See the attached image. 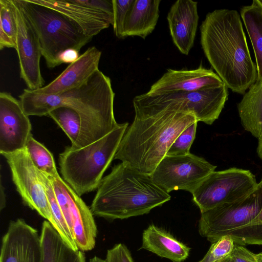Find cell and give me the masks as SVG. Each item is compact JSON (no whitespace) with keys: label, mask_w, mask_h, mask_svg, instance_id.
I'll return each mask as SVG.
<instances>
[{"label":"cell","mask_w":262,"mask_h":262,"mask_svg":"<svg viewBox=\"0 0 262 262\" xmlns=\"http://www.w3.org/2000/svg\"><path fill=\"white\" fill-rule=\"evenodd\" d=\"M134 0H112L113 30L116 37L122 39L123 26L127 12Z\"/></svg>","instance_id":"cell-31"},{"label":"cell","mask_w":262,"mask_h":262,"mask_svg":"<svg viewBox=\"0 0 262 262\" xmlns=\"http://www.w3.org/2000/svg\"><path fill=\"white\" fill-rule=\"evenodd\" d=\"M262 208V184L250 193L236 201L219 205L201 212L200 234L212 243L228 231L253 223Z\"/></svg>","instance_id":"cell-8"},{"label":"cell","mask_w":262,"mask_h":262,"mask_svg":"<svg viewBox=\"0 0 262 262\" xmlns=\"http://www.w3.org/2000/svg\"><path fill=\"white\" fill-rule=\"evenodd\" d=\"M115 96L110 78L98 69L84 83L64 93L41 95L26 89L18 97L29 116L48 115L60 106L76 111L81 119L83 147L119 125L114 113Z\"/></svg>","instance_id":"cell-1"},{"label":"cell","mask_w":262,"mask_h":262,"mask_svg":"<svg viewBox=\"0 0 262 262\" xmlns=\"http://www.w3.org/2000/svg\"><path fill=\"white\" fill-rule=\"evenodd\" d=\"M198 121L184 129L176 138L167 152V156H184L190 154L195 139Z\"/></svg>","instance_id":"cell-29"},{"label":"cell","mask_w":262,"mask_h":262,"mask_svg":"<svg viewBox=\"0 0 262 262\" xmlns=\"http://www.w3.org/2000/svg\"><path fill=\"white\" fill-rule=\"evenodd\" d=\"M259 182H260L262 184V177ZM253 222L254 223H258V224H262V208H261L259 213L257 215V216L255 217V219L254 220Z\"/></svg>","instance_id":"cell-38"},{"label":"cell","mask_w":262,"mask_h":262,"mask_svg":"<svg viewBox=\"0 0 262 262\" xmlns=\"http://www.w3.org/2000/svg\"><path fill=\"white\" fill-rule=\"evenodd\" d=\"M204 54L233 92L244 95L257 78L239 13L221 9L209 12L200 27Z\"/></svg>","instance_id":"cell-2"},{"label":"cell","mask_w":262,"mask_h":262,"mask_svg":"<svg viewBox=\"0 0 262 262\" xmlns=\"http://www.w3.org/2000/svg\"><path fill=\"white\" fill-rule=\"evenodd\" d=\"M219 262H233L230 254Z\"/></svg>","instance_id":"cell-40"},{"label":"cell","mask_w":262,"mask_h":262,"mask_svg":"<svg viewBox=\"0 0 262 262\" xmlns=\"http://www.w3.org/2000/svg\"><path fill=\"white\" fill-rule=\"evenodd\" d=\"M105 260V262H134L130 251L122 243L108 249Z\"/></svg>","instance_id":"cell-32"},{"label":"cell","mask_w":262,"mask_h":262,"mask_svg":"<svg viewBox=\"0 0 262 262\" xmlns=\"http://www.w3.org/2000/svg\"><path fill=\"white\" fill-rule=\"evenodd\" d=\"M170 199L150 175L121 162L102 178L90 209L95 216L122 220L147 214Z\"/></svg>","instance_id":"cell-3"},{"label":"cell","mask_w":262,"mask_h":262,"mask_svg":"<svg viewBox=\"0 0 262 262\" xmlns=\"http://www.w3.org/2000/svg\"><path fill=\"white\" fill-rule=\"evenodd\" d=\"M258 144L257 147V154L258 157L262 160V131L261 134L258 137Z\"/></svg>","instance_id":"cell-36"},{"label":"cell","mask_w":262,"mask_h":262,"mask_svg":"<svg viewBox=\"0 0 262 262\" xmlns=\"http://www.w3.org/2000/svg\"><path fill=\"white\" fill-rule=\"evenodd\" d=\"M235 244L228 236H223L212 244L204 258L199 262H219L229 255L232 251Z\"/></svg>","instance_id":"cell-30"},{"label":"cell","mask_w":262,"mask_h":262,"mask_svg":"<svg viewBox=\"0 0 262 262\" xmlns=\"http://www.w3.org/2000/svg\"><path fill=\"white\" fill-rule=\"evenodd\" d=\"M26 148L35 167L41 172L51 176L58 174L52 153L31 135L26 144Z\"/></svg>","instance_id":"cell-28"},{"label":"cell","mask_w":262,"mask_h":262,"mask_svg":"<svg viewBox=\"0 0 262 262\" xmlns=\"http://www.w3.org/2000/svg\"><path fill=\"white\" fill-rule=\"evenodd\" d=\"M258 183L250 170L232 167L212 171L191 194L202 212L244 197L256 188Z\"/></svg>","instance_id":"cell-9"},{"label":"cell","mask_w":262,"mask_h":262,"mask_svg":"<svg viewBox=\"0 0 262 262\" xmlns=\"http://www.w3.org/2000/svg\"><path fill=\"white\" fill-rule=\"evenodd\" d=\"M31 123L19 100L0 93V154L25 148L31 134Z\"/></svg>","instance_id":"cell-14"},{"label":"cell","mask_w":262,"mask_h":262,"mask_svg":"<svg viewBox=\"0 0 262 262\" xmlns=\"http://www.w3.org/2000/svg\"><path fill=\"white\" fill-rule=\"evenodd\" d=\"M0 262H42L38 231L22 219L11 221L2 238Z\"/></svg>","instance_id":"cell-15"},{"label":"cell","mask_w":262,"mask_h":262,"mask_svg":"<svg viewBox=\"0 0 262 262\" xmlns=\"http://www.w3.org/2000/svg\"><path fill=\"white\" fill-rule=\"evenodd\" d=\"M141 248L172 262H183L190 252L188 246L154 225H150L144 230Z\"/></svg>","instance_id":"cell-21"},{"label":"cell","mask_w":262,"mask_h":262,"mask_svg":"<svg viewBox=\"0 0 262 262\" xmlns=\"http://www.w3.org/2000/svg\"><path fill=\"white\" fill-rule=\"evenodd\" d=\"M237 108L244 129L258 139L262 131V80L249 88Z\"/></svg>","instance_id":"cell-23"},{"label":"cell","mask_w":262,"mask_h":262,"mask_svg":"<svg viewBox=\"0 0 262 262\" xmlns=\"http://www.w3.org/2000/svg\"><path fill=\"white\" fill-rule=\"evenodd\" d=\"M40 172L45 185L52 215L56 225V230L70 247L75 250H78L75 239L72 235L63 217L52 185L47 175L45 173Z\"/></svg>","instance_id":"cell-27"},{"label":"cell","mask_w":262,"mask_h":262,"mask_svg":"<svg viewBox=\"0 0 262 262\" xmlns=\"http://www.w3.org/2000/svg\"><path fill=\"white\" fill-rule=\"evenodd\" d=\"M198 3L178 0L171 6L167 16L170 34L180 52L187 55L193 47L199 16Z\"/></svg>","instance_id":"cell-18"},{"label":"cell","mask_w":262,"mask_h":262,"mask_svg":"<svg viewBox=\"0 0 262 262\" xmlns=\"http://www.w3.org/2000/svg\"><path fill=\"white\" fill-rule=\"evenodd\" d=\"M101 54L96 47H89L54 80L32 91L41 95H59L78 87L99 69Z\"/></svg>","instance_id":"cell-16"},{"label":"cell","mask_w":262,"mask_h":262,"mask_svg":"<svg viewBox=\"0 0 262 262\" xmlns=\"http://www.w3.org/2000/svg\"><path fill=\"white\" fill-rule=\"evenodd\" d=\"M17 24L13 0H0V49H15Z\"/></svg>","instance_id":"cell-26"},{"label":"cell","mask_w":262,"mask_h":262,"mask_svg":"<svg viewBox=\"0 0 262 262\" xmlns=\"http://www.w3.org/2000/svg\"><path fill=\"white\" fill-rule=\"evenodd\" d=\"M17 24L16 48L19 65L20 76L28 89L34 91L43 87L40 60L42 56L37 35L17 0H13Z\"/></svg>","instance_id":"cell-13"},{"label":"cell","mask_w":262,"mask_h":262,"mask_svg":"<svg viewBox=\"0 0 262 262\" xmlns=\"http://www.w3.org/2000/svg\"><path fill=\"white\" fill-rule=\"evenodd\" d=\"M76 2L86 7L102 11L113 17L112 1L108 0H76Z\"/></svg>","instance_id":"cell-34"},{"label":"cell","mask_w":262,"mask_h":262,"mask_svg":"<svg viewBox=\"0 0 262 262\" xmlns=\"http://www.w3.org/2000/svg\"><path fill=\"white\" fill-rule=\"evenodd\" d=\"M48 115L67 135L71 141L72 148H82L81 122L76 111L69 107L60 106L52 110Z\"/></svg>","instance_id":"cell-25"},{"label":"cell","mask_w":262,"mask_h":262,"mask_svg":"<svg viewBox=\"0 0 262 262\" xmlns=\"http://www.w3.org/2000/svg\"><path fill=\"white\" fill-rule=\"evenodd\" d=\"M32 1L62 13L75 23L84 34L90 37L93 38L113 24V16L79 4L76 0Z\"/></svg>","instance_id":"cell-19"},{"label":"cell","mask_w":262,"mask_h":262,"mask_svg":"<svg viewBox=\"0 0 262 262\" xmlns=\"http://www.w3.org/2000/svg\"><path fill=\"white\" fill-rule=\"evenodd\" d=\"M6 159L12 179L23 202L56 228L40 171L33 164L27 149L1 154Z\"/></svg>","instance_id":"cell-11"},{"label":"cell","mask_w":262,"mask_h":262,"mask_svg":"<svg viewBox=\"0 0 262 262\" xmlns=\"http://www.w3.org/2000/svg\"><path fill=\"white\" fill-rule=\"evenodd\" d=\"M47 175L78 249L92 250L95 246L97 228L91 209L59 174Z\"/></svg>","instance_id":"cell-10"},{"label":"cell","mask_w":262,"mask_h":262,"mask_svg":"<svg viewBox=\"0 0 262 262\" xmlns=\"http://www.w3.org/2000/svg\"><path fill=\"white\" fill-rule=\"evenodd\" d=\"M33 27L47 66L59 64L58 56L69 48L79 51L92 40L73 21L59 12L32 0H17Z\"/></svg>","instance_id":"cell-7"},{"label":"cell","mask_w":262,"mask_h":262,"mask_svg":"<svg viewBox=\"0 0 262 262\" xmlns=\"http://www.w3.org/2000/svg\"><path fill=\"white\" fill-rule=\"evenodd\" d=\"M125 122L99 140L81 148L66 147L59 155L63 179L80 196L98 188L128 127Z\"/></svg>","instance_id":"cell-5"},{"label":"cell","mask_w":262,"mask_h":262,"mask_svg":"<svg viewBox=\"0 0 262 262\" xmlns=\"http://www.w3.org/2000/svg\"><path fill=\"white\" fill-rule=\"evenodd\" d=\"M89 262H105V259H103L97 256H95L91 258Z\"/></svg>","instance_id":"cell-39"},{"label":"cell","mask_w":262,"mask_h":262,"mask_svg":"<svg viewBox=\"0 0 262 262\" xmlns=\"http://www.w3.org/2000/svg\"><path fill=\"white\" fill-rule=\"evenodd\" d=\"M160 0H134L123 26L122 36L145 39L155 28L159 17Z\"/></svg>","instance_id":"cell-20"},{"label":"cell","mask_w":262,"mask_h":262,"mask_svg":"<svg viewBox=\"0 0 262 262\" xmlns=\"http://www.w3.org/2000/svg\"><path fill=\"white\" fill-rule=\"evenodd\" d=\"M230 255L233 262H258L256 254L243 246L235 245Z\"/></svg>","instance_id":"cell-33"},{"label":"cell","mask_w":262,"mask_h":262,"mask_svg":"<svg viewBox=\"0 0 262 262\" xmlns=\"http://www.w3.org/2000/svg\"><path fill=\"white\" fill-rule=\"evenodd\" d=\"M3 187L2 185V183L1 184V210H2L5 207L6 205V199L5 196L4 191L3 190Z\"/></svg>","instance_id":"cell-37"},{"label":"cell","mask_w":262,"mask_h":262,"mask_svg":"<svg viewBox=\"0 0 262 262\" xmlns=\"http://www.w3.org/2000/svg\"><path fill=\"white\" fill-rule=\"evenodd\" d=\"M196 121L192 114L174 111L135 116L125 132L114 159L150 176L179 135Z\"/></svg>","instance_id":"cell-4"},{"label":"cell","mask_w":262,"mask_h":262,"mask_svg":"<svg viewBox=\"0 0 262 262\" xmlns=\"http://www.w3.org/2000/svg\"><path fill=\"white\" fill-rule=\"evenodd\" d=\"M241 15L250 38L255 54L257 78L262 80V6L258 0L250 5L243 7Z\"/></svg>","instance_id":"cell-24"},{"label":"cell","mask_w":262,"mask_h":262,"mask_svg":"<svg viewBox=\"0 0 262 262\" xmlns=\"http://www.w3.org/2000/svg\"><path fill=\"white\" fill-rule=\"evenodd\" d=\"M40 235L42 262H85L84 252L70 247L49 221L42 223Z\"/></svg>","instance_id":"cell-22"},{"label":"cell","mask_w":262,"mask_h":262,"mask_svg":"<svg viewBox=\"0 0 262 262\" xmlns=\"http://www.w3.org/2000/svg\"><path fill=\"white\" fill-rule=\"evenodd\" d=\"M259 3L262 6V0H258Z\"/></svg>","instance_id":"cell-42"},{"label":"cell","mask_w":262,"mask_h":262,"mask_svg":"<svg viewBox=\"0 0 262 262\" xmlns=\"http://www.w3.org/2000/svg\"><path fill=\"white\" fill-rule=\"evenodd\" d=\"M216 168L203 158L191 153L184 156L166 155L150 176L168 193L177 190L192 193Z\"/></svg>","instance_id":"cell-12"},{"label":"cell","mask_w":262,"mask_h":262,"mask_svg":"<svg viewBox=\"0 0 262 262\" xmlns=\"http://www.w3.org/2000/svg\"><path fill=\"white\" fill-rule=\"evenodd\" d=\"M228 89L223 83L193 92L146 93L133 99L135 116H148L164 111H174L192 114L198 122L211 125L219 118L224 107L228 97Z\"/></svg>","instance_id":"cell-6"},{"label":"cell","mask_w":262,"mask_h":262,"mask_svg":"<svg viewBox=\"0 0 262 262\" xmlns=\"http://www.w3.org/2000/svg\"><path fill=\"white\" fill-rule=\"evenodd\" d=\"M258 262H262V252L256 254Z\"/></svg>","instance_id":"cell-41"},{"label":"cell","mask_w":262,"mask_h":262,"mask_svg":"<svg viewBox=\"0 0 262 262\" xmlns=\"http://www.w3.org/2000/svg\"><path fill=\"white\" fill-rule=\"evenodd\" d=\"M79 51L75 49L69 48L60 53L58 56L59 64L61 63H72L79 57Z\"/></svg>","instance_id":"cell-35"},{"label":"cell","mask_w":262,"mask_h":262,"mask_svg":"<svg viewBox=\"0 0 262 262\" xmlns=\"http://www.w3.org/2000/svg\"><path fill=\"white\" fill-rule=\"evenodd\" d=\"M223 83L216 73L202 65L194 70L167 69L147 93L155 94L172 91L193 92Z\"/></svg>","instance_id":"cell-17"}]
</instances>
